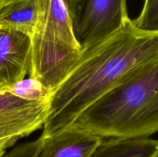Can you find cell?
<instances>
[{
  "mask_svg": "<svg viewBox=\"0 0 158 157\" xmlns=\"http://www.w3.org/2000/svg\"><path fill=\"white\" fill-rule=\"evenodd\" d=\"M65 0H40L31 36L29 76L52 93L81 55Z\"/></svg>",
  "mask_w": 158,
  "mask_h": 157,
  "instance_id": "cell-3",
  "label": "cell"
},
{
  "mask_svg": "<svg viewBox=\"0 0 158 157\" xmlns=\"http://www.w3.org/2000/svg\"><path fill=\"white\" fill-rule=\"evenodd\" d=\"M90 157H158V140L148 137L103 139Z\"/></svg>",
  "mask_w": 158,
  "mask_h": 157,
  "instance_id": "cell-8",
  "label": "cell"
},
{
  "mask_svg": "<svg viewBox=\"0 0 158 157\" xmlns=\"http://www.w3.org/2000/svg\"><path fill=\"white\" fill-rule=\"evenodd\" d=\"M30 68V37L0 24V86L6 89L23 79Z\"/></svg>",
  "mask_w": 158,
  "mask_h": 157,
  "instance_id": "cell-6",
  "label": "cell"
},
{
  "mask_svg": "<svg viewBox=\"0 0 158 157\" xmlns=\"http://www.w3.org/2000/svg\"><path fill=\"white\" fill-rule=\"evenodd\" d=\"M15 143V142L12 140H2L0 141V157H2L5 155L6 149L11 147Z\"/></svg>",
  "mask_w": 158,
  "mask_h": 157,
  "instance_id": "cell-13",
  "label": "cell"
},
{
  "mask_svg": "<svg viewBox=\"0 0 158 157\" xmlns=\"http://www.w3.org/2000/svg\"><path fill=\"white\" fill-rule=\"evenodd\" d=\"M73 126L101 138H144L158 132V58L86 108Z\"/></svg>",
  "mask_w": 158,
  "mask_h": 157,
  "instance_id": "cell-2",
  "label": "cell"
},
{
  "mask_svg": "<svg viewBox=\"0 0 158 157\" xmlns=\"http://www.w3.org/2000/svg\"><path fill=\"white\" fill-rule=\"evenodd\" d=\"M40 146V139L28 142L14 148L2 157H38Z\"/></svg>",
  "mask_w": 158,
  "mask_h": 157,
  "instance_id": "cell-12",
  "label": "cell"
},
{
  "mask_svg": "<svg viewBox=\"0 0 158 157\" xmlns=\"http://www.w3.org/2000/svg\"><path fill=\"white\" fill-rule=\"evenodd\" d=\"M4 89L19 98L32 101L49 99L51 94L40 81L30 76L24 78Z\"/></svg>",
  "mask_w": 158,
  "mask_h": 157,
  "instance_id": "cell-10",
  "label": "cell"
},
{
  "mask_svg": "<svg viewBox=\"0 0 158 157\" xmlns=\"http://www.w3.org/2000/svg\"><path fill=\"white\" fill-rule=\"evenodd\" d=\"M40 0H9L0 10V24L31 38L40 13Z\"/></svg>",
  "mask_w": 158,
  "mask_h": 157,
  "instance_id": "cell-9",
  "label": "cell"
},
{
  "mask_svg": "<svg viewBox=\"0 0 158 157\" xmlns=\"http://www.w3.org/2000/svg\"><path fill=\"white\" fill-rule=\"evenodd\" d=\"M2 89H2V88L1 86H0V91H1V90H2Z\"/></svg>",
  "mask_w": 158,
  "mask_h": 157,
  "instance_id": "cell-15",
  "label": "cell"
},
{
  "mask_svg": "<svg viewBox=\"0 0 158 157\" xmlns=\"http://www.w3.org/2000/svg\"><path fill=\"white\" fill-rule=\"evenodd\" d=\"M132 22L141 30L158 31V0H145L141 12Z\"/></svg>",
  "mask_w": 158,
  "mask_h": 157,
  "instance_id": "cell-11",
  "label": "cell"
},
{
  "mask_svg": "<svg viewBox=\"0 0 158 157\" xmlns=\"http://www.w3.org/2000/svg\"><path fill=\"white\" fill-rule=\"evenodd\" d=\"M83 50L96 46L127 23V0H65Z\"/></svg>",
  "mask_w": 158,
  "mask_h": 157,
  "instance_id": "cell-4",
  "label": "cell"
},
{
  "mask_svg": "<svg viewBox=\"0 0 158 157\" xmlns=\"http://www.w3.org/2000/svg\"><path fill=\"white\" fill-rule=\"evenodd\" d=\"M48 99L32 101L19 98L6 89L0 91V141L30 135L43 126L47 116Z\"/></svg>",
  "mask_w": 158,
  "mask_h": 157,
  "instance_id": "cell-5",
  "label": "cell"
},
{
  "mask_svg": "<svg viewBox=\"0 0 158 157\" xmlns=\"http://www.w3.org/2000/svg\"><path fill=\"white\" fill-rule=\"evenodd\" d=\"M158 58V31L139 29L130 19L123 28L83 50L48 99L41 136L68 127L90 105Z\"/></svg>",
  "mask_w": 158,
  "mask_h": 157,
  "instance_id": "cell-1",
  "label": "cell"
},
{
  "mask_svg": "<svg viewBox=\"0 0 158 157\" xmlns=\"http://www.w3.org/2000/svg\"><path fill=\"white\" fill-rule=\"evenodd\" d=\"M40 139L38 157H90L103 139L73 125Z\"/></svg>",
  "mask_w": 158,
  "mask_h": 157,
  "instance_id": "cell-7",
  "label": "cell"
},
{
  "mask_svg": "<svg viewBox=\"0 0 158 157\" xmlns=\"http://www.w3.org/2000/svg\"><path fill=\"white\" fill-rule=\"evenodd\" d=\"M9 1V0H0V10H1L2 8Z\"/></svg>",
  "mask_w": 158,
  "mask_h": 157,
  "instance_id": "cell-14",
  "label": "cell"
}]
</instances>
